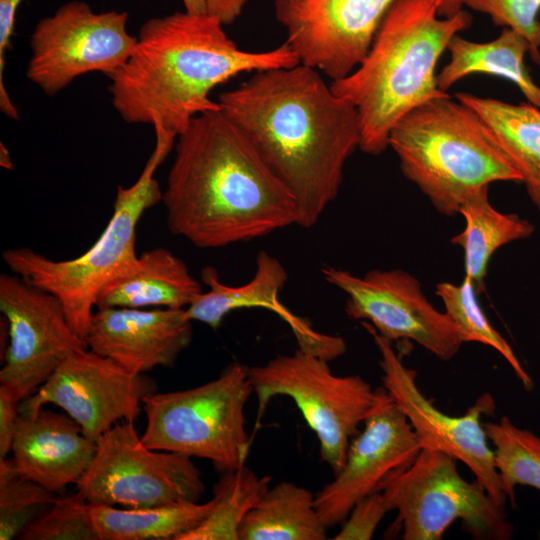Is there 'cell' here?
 <instances>
[{"instance_id":"obj_1","label":"cell","mask_w":540,"mask_h":540,"mask_svg":"<svg viewBox=\"0 0 540 540\" xmlns=\"http://www.w3.org/2000/svg\"><path fill=\"white\" fill-rule=\"evenodd\" d=\"M217 102L294 197L297 225L314 226L359 149L355 107L332 91L321 72L301 63L254 72Z\"/></svg>"},{"instance_id":"obj_2","label":"cell","mask_w":540,"mask_h":540,"mask_svg":"<svg viewBox=\"0 0 540 540\" xmlns=\"http://www.w3.org/2000/svg\"><path fill=\"white\" fill-rule=\"evenodd\" d=\"M162 202L170 232L202 249L298 224L294 197L221 109L197 115L177 138Z\"/></svg>"},{"instance_id":"obj_3","label":"cell","mask_w":540,"mask_h":540,"mask_svg":"<svg viewBox=\"0 0 540 540\" xmlns=\"http://www.w3.org/2000/svg\"><path fill=\"white\" fill-rule=\"evenodd\" d=\"M216 19L187 12L147 20L127 61L109 77L112 105L129 124H149L155 136L177 140L191 120L220 110L210 92L242 73L300 63L285 42L247 51Z\"/></svg>"},{"instance_id":"obj_4","label":"cell","mask_w":540,"mask_h":540,"mask_svg":"<svg viewBox=\"0 0 540 540\" xmlns=\"http://www.w3.org/2000/svg\"><path fill=\"white\" fill-rule=\"evenodd\" d=\"M441 0H395L361 63L332 81V91L359 117V149L377 156L389 146L396 123L419 105L448 94L437 85L436 66L450 40L470 27L471 15L438 13Z\"/></svg>"},{"instance_id":"obj_5","label":"cell","mask_w":540,"mask_h":540,"mask_svg":"<svg viewBox=\"0 0 540 540\" xmlns=\"http://www.w3.org/2000/svg\"><path fill=\"white\" fill-rule=\"evenodd\" d=\"M388 146L403 175L446 216L493 182H521L482 118L449 94L411 110L392 128Z\"/></svg>"},{"instance_id":"obj_6","label":"cell","mask_w":540,"mask_h":540,"mask_svg":"<svg viewBox=\"0 0 540 540\" xmlns=\"http://www.w3.org/2000/svg\"><path fill=\"white\" fill-rule=\"evenodd\" d=\"M173 145L156 139L138 179L117 187L113 213L95 243L81 255L54 260L28 247L9 248L2 259L8 269L56 296L74 331L85 340L103 290L136 265V229L144 213L162 201L154 174Z\"/></svg>"},{"instance_id":"obj_7","label":"cell","mask_w":540,"mask_h":540,"mask_svg":"<svg viewBox=\"0 0 540 540\" xmlns=\"http://www.w3.org/2000/svg\"><path fill=\"white\" fill-rule=\"evenodd\" d=\"M252 393L247 367L240 363L194 388L153 391L142 401V442L155 450L207 459L220 472L239 468L250 449L245 406Z\"/></svg>"},{"instance_id":"obj_8","label":"cell","mask_w":540,"mask_h":540,"mask_svg":"<svg viewBox=\"0 0 540 540\" xmlns=\"http://www.w3.org/2000/svg\"><path fill=\"white\" fill-rule=\"evenodd\" d=\"M328 360L298 348L247 367L258 401L257 425L275 396L291 398L320 443L321 459L334 475L343 467L351 438L387 392L359 375H336Z\"/></svg>"},{"instance_id":"obj_9","label":"cell","mask_w":540,"mask_h":540,"mask_svg":"<svg viewBox=\"0 0 540 540\" xmlns=\"http://www.w3.org/2000/svg\"><path fill=\"white\" fill-rule=\"evenodd\" d=\"M456 459L422 448L411 465L382 490L403 540H440L455 521L475 540H508L506 506L459 473Z\"/></svg>"},{"instance_id":"obj_10","label":"cell","mask_w":540,"mask_h":540,"mask_svg":"<svg viewBox=\"0 0 540 540\" xmlns=\"http://www.w3.org/2000/svg\"><path fill=\"white\" fill-rule=\"evenodd\" d=\"M76 487L91 504L123 508L198 502L205 491L191 457L147 447L127 420L96 441L93 461Z\"/></svg>"},{"instance_id":"obj_11","label":"cell","mask_w":540,"mask_h":540,"mask_svg":"<svg viewBox=\"0 0 540 540\" xmlns=\"http://www.w3.org/2000/svg\"><path fill=\"white\" fill-rule=\"evenodd\" d=\"M127 23L126 11L96 12L87 2H66L36 24L27 78L54 96L84 74L110 76L127 61L137 42Z\"/></svg>"},{"instance_id":"obj_12","label":"cell","mask_w":540,"mask_h":540,"mask_svg":"<svg viewBox=\"0 0 540 540\" xmlns=\"http://www.w3.org/2000/svg\"><path fill=\"white\" fill-rule=\"evenodd\" d=\"M362 324L380 356L382 387L406 416L422 448L442 451L463 462L487 493L498 504L506 506L508 499L502 490L493 449L482 422L483 416L495 410L492 395L482 394L463 415L445 414L421 392L416 372L403 364L392 342L379 335L369 323Z\"/></svg>"},{"instance_id":"obj_13","label":"cell","mask_w":540,"mask_h":540,"mask_svg":"<svg viewBox=\"0 0 540 540\" xmlns=\"http://www.w3.org/2000/svg\"><path fill=\"white\" fill-rule=\"evenodd\" d=\"M0 312L8 335L0 385L20 401L69 356L88 348L71 327L59 299L17 274L0 275Z\"/></svg>"},{"instance_id":"obj_14","label":"cell","mask_w":540,"mask_h":540,"mask_svg":"<svg viewBox=\"0 0 540 540\" xmlns=\"http://www.w3.org/2000/svg\"><path fill=\"white\" fill-rule=\"evenodd\" d=\"M324 279L346 295L345 312L352 320L369 323L390 342L411 340L442 361L452 359L463 341L445 312L436 309L419 280L402 269L367 272L325 267Z\"/></svg>"},{"instance_id":"obj_15","label":"cell","mask_w":540,"mask_h":540,"mask_svg":"<svg viewBox=\"0 0 540 540\" xmlns=\"http://www.w3.org/2000/svg\"><path fill=\"white\" fill-rule=\"evenodd\" d=\"M154 383L115 361L84 349L69 356L32 395L20 402V412L47 404L65 411L91 440L97 441L120 421H135Z\"/></svg>"},{"instance_id":"obj_16","label":"cell","mask_w":540,"mask_h":540,"mask_svg":"<svg viewBox=\"0 0 540 540\" xmlns=\"http://www.w3.org/2000/svg\"><path fill=\"white\" fill-rule=\"evenodd\" d=\"M395 0H275L276 20L301 64L336 81L367 55Z\"/></svg>"},{"instance_id":"obj_17","label":"cell","mask_w":540,"mask_h":540,"mask_svg":"<svg viewBox=\"0 0 540 540\" xmlns=\"http://www.w3.org/2000/svg\"><path fill=\"white\" fill-rule=\"evenodd\" d=\"M421 449L406 416L387 393L351 441L334 480L315 495L317 511L326 527L343 523L358 501L382 491L411 465Z\"/></svg>"},{"instance_id":"obj_18","label":"cell","mask_w":540,"mask_h":540,"mask_svg":"<svg viewBox=\"0 0 540 540\" xmlns=\"http://www.w3.org/2000/svg\"><path fill=\"white\" fill-rule=\"evenodd\" d=\"M192 334L186 309L98 307L85 342L89 350L144 374L172 367Z\"/></svg>"},{"instance_id":"obj_19","label":"cell","mask_w":540,"mask_h":540,"mask_svg":"<svg viewBox=\"0 0 540 540\" xmlns=\"http://www.w3.org/2000/svg\"><path fill=\"white\" fill-rule=\"evenodd\" d=\"M287 279V270L283 264L266 251L257 254L256 271L252 279L240 286L224 284L215 268L204 267L201 270V281L208 290L186 308V313L192 321L204 323L216 330L224 318L235 310L264 308L287 323L299 348L328 361L340 357L346 351L342 337L315 330L281 303L279 296Z\"/></svg>"},{"instance_id":"obj_20","label":"cell","mask_w":540,"mask_h":540,"mask_svg":"<svg viewBox=\"0 0 540 540\" xmlns=\"http://www.w3.org/2000/svg\"><path fill=\"white\" fill-rule=\"evenodd\" d=\"M95 452L96 442L69 415L44 407L19 413L11 458L21 475L54 494L81 480Z\"/></svg>"},{"instance_id":"obj_21","label":"cell","mask_w":540,"mask_h":540,"mask_svg":"<svg viewBox=\"0 0 540 540\" xmlns=\"http://www.w3.org/2000/svg\"><path fill=\"white\" fill-rule=\"evenodd\" d=\"M202 283L185 262L158 247L138 256L134 268L107 286L98 307L186 309L203 293Z\"/></svg>"},{"instance_id":"obj_22","label":"cell","mask_w":540,"mask_h":540,"mask_svg":"<svg viewBox=\"0 0 540 540\" xmlns=\"http://www.w3.org/2000/svg\"><path fill=\"white\" fill-rule=\"evenodd\" d=\"M455 98L482 118L540 213V108L529 102L511 104L466 92L457 93Z\"/></svg>"},{"instance_id":"obj_23","label":"cell","mask_w":540,"mask_h":540,"mask_svg":"<svg viewBox=\"0 0 540 540\" xmlns=\"http://www.w3.org/2000/svg\"><path fill=\"white\" fill-rule=\"evenodd\" d=\"M450 61L437 75V85L447 92L457 81L474 73L506 78L516 84L529 103L540 108V87L530 77L524 56L528 41L517 31L504 27L489 42H474L456 34L448 43Z\"/></svg>"},{"instance_id":"obj_24","label":"cell","mask_w":540,"mask_h":540,"mask_svg":"<svg viewBox=\"0 0 540 540\" xmlns=\"http://www.w3.org/2000/svg\"><path fill=\"white\" fill-rule=\"evenodd\" d=\"M458 214L465 220L464 229L451 242L464 253V277L470 279L478 293L485 287V277L493 254L502 246L524 240L534 233V226L513 213L495 209L489 200V187L469 196Z\"/></svg>"},{"instance_id":"obj_25","label":"cell","mask_w":540,"mask_h":540,"mask_svg":"<svg viewBox=\"0 0 540 540\" xmlns=\"http://www.w3.org/2000/svg\"><path fill=\"white\" fill-rule=\"evenodd\" d=\"M327 530L317 511L315 495L283 481L270 487L247 514L239 540H324Z\"/></svg>"},{"instance_id":"obj_26","label":"cell","mask_w":540,"mask_h":540,"mask_svg":"<svg viewBox=\"0 0 540 540\" xmlns=\"http://www.w3.org/2000/svg\"><path fill=\"white\" fill-rule=\"evenodd\" d=\"M213 500L183 501L145 508L91 504L99 540H180L209 514Z\"/></svg>"},{"instance_id":"obj_27","label":"cell","mask_w":540,"mask_h":540,"mask_svg":"<svg viewBox=\"0 0 540 540\" xmlns=\"http://www.w3.org/2000/svg\"><path fill=\"white\" fill-rule=\"evenodd\" d=\"M271 480V476H259L246 465L221 472L211 511L180 540H239L243 520L270 488Z\"/></svg>"},{"instance_id":"obj_28","label":"cell","mask_w":540,"mask_h":540,"mask_svg":"<svg viewBox=\"0 0 540 540\" xmlns=\"http://www.w3.org/2000/svg\"><path fill=\"white\" fill-rule=\"evenodd\" d=\"M436 295L441 299L445 313L458 329L463 343L477 342L496 350L508 363L515 376L527 391L534 382L523 368L506 339L492 326L477 299L474 283L464 277L460 284L438 283Z\"/></svg>"},{"instance_id":"obj_29","label":"cell","mask_w":540,"mask_h":540,"mask_svg":"<svg viewBox=\"0 0 540 540\" xmlns=\"http://www.w3.org/2000/svg\"><path fill=\"white\" fill-rule=\"evenodd\" d=\"M483 425L492 445L495 467L507 499L515 504L517 485L540 491V437L518 427L507 416Z\"/></svg>"},{"instance_id":"obj_30","label":"cell","mask_w":540,"mask_h":540,"mask_svg":"<svg viewBox=\"0 0 540 540\" xmlns=\"http://www.w3.org/2000/svg\"><path fill=\"white\" fill-rule=\"evenodd\" d=\"M55 495L21 475L12 458L0 459V539L19 537L54 503Z\"/></svg>"},{"instance_id":"obj_31","label":"cell","mask_w":540,"mask_h":540,"mask_svg":"<svg viewBox=\"0 0 540 540\" xmlns=\"http://www.w3.org/2000/svg\"><path fill=\"white\" fill-rule=\"evenodd\" d=\"M23 540H99L83 494L57 497L54 503L36 517L19 535Z\"/></svg>"},{"instance_id":"obj_32","label":"cell","mask_w":540,"mask_h":540,"mask_svg":"<svg viewBox=\"0 0 540 540\" xmlns=\"http://www.w3.org/2000/svg\"><path fill=\"white\" fill-rule=\"evenodd\" d=\"M465 6L520 33L529 43L532 60L540 65V0H466Z\"/></svg>"},{"instance_id":"obj_33","label":"cell","mask_w":540,"mask_h":540,"mask_svg":"<svg viewBox=\"0 0 540 540\" xmlns=\"http://www.w3.org/2000/svg\"><path fill=\"white\" fill-rule=\"evenodd\" d=\"M388 512L390 509L382 491L366 496L353 506L334 539L369 540Z\"/></svg>"},{"instance_id":"obj_34","label":"cell","mask_w":540,"mask_h":540,"mask_svg":"<svg viewBox=\"0 0 540 540\" xmlns=\"http://www.w3.org/2000/svg\"><path fill=\"white\" fill-rule=\"evenodd\" d=\"M23 0H0V108L12 119H18V112L4 82V69L7 49L13 35L16 13Z\"/></svg>"},{"instance_id":"obj_35","label":"cell","mask_w":540,"mask_h":540,"mask_svg":"<svg viewBox=\"0 0 540 540\" xmlns=\"http://www.w3.org/2000/svg\"><path fill=\"white\" fill-rule=\"evenodd\" d=\"M184 11L195 16L209 17L228 25L242 14L248 0H181Z\"/></svg>"},{"instance_id":"obj_36","label":"cell","mask_w":540,"mask_h":540,"mask_svg":"<svg viewBox=\"0 0 540 540\" xmlns=\"http://www.w3.org/2000/svg\"><path fill=\"white\" fill-rule=\"evenodd\" d=\"M20 402L9 389L0 385V459L11 452Z\"/></svg>"},{"instance_id":"obj_37","label":"cell","mask_w":540,"mask_h":540,"mask_svg":"<svg viewBox=\"0 0 540 540\" xmlns=\"http://www.w3.org/2000/svg\"><path fill=\"white\" fill-rule=\"evenodd\" d=\"M466 0H441L439 15L441 17H451L463 10Z\"/></svg>"},{"instance_id":"obj_38","label":"cell","mask_w":540,"mask_h":540,"mask_svg":"<svg viewBox=\"0 0 540 540\" xmlns=\"http://www.w3.org/2000/svg\"><path fill=\"white\" fill-rule=\"evenodd\" d=\"M0 164L5 169L12 170L14 168L10 152L2 142L0 143Z\"/></svg>"}]
</instances>
